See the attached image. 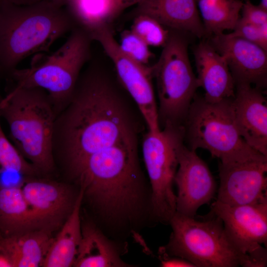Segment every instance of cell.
I'll return each instance as SVG.
<instances>
[{
  "label": "cell",
  "instance_id": "obj_1",
  "mask_svg": "<svg viewBox=\"0 0 267 267\" xmlns=\"http://www.w3.org/2000/svg\"><path fill=\"white\" fill-rule=\"evenodd\" d=\"M134 126L113 87L96 69L89 68L56 117L53 158H60L71 176L90 155L136 137Z\"/></svg>",
  "mask_w": 267,
  "mask_h": 267
},
{
  "label": "cell",
  "instance_id": "obj_2",
  "mask_svg": "<svg viewBox=\"0 0 267 267\" xmlns=\"http://www.w3.org/2000/svg\"><path fill=\"white\" fill-rule=\"evenodd\" d=\"M136 137L89 157L71 176L105 219L132 222L141 204V175Z\"/></svg>",
  "mask_w": 267,
  "mask_h": 267
},
{
  "label": "cell",
  "instance_id": "obj_3",
  "mask_svg": "<svg viewBox=\"0 0 267 267\" xmlns=\"http://www.w3.org/2000/svg\"><path fill=\"white\" fill-rule=\"evenodd\" d=\"M77 27L65 7L49 0L23 5L0 3V72L9 75L23 60L48 51Z\"/></svg>",
  "mask_w": 267,
  "mask_h": 267
},
{
  "label": "cell",
  "instance_id": "obj_4",
  "mask_svg": "<svg viewBox=\"0 0 267 267\" xmlns=\"http://www.w3.org/2000/svg\"><path fill=\"white\" fill-rule=\"evenodd\" d=\"M0 116L7 123L15 146L40 173L53 172L52 137L56 117L47 92L15 86L1 100Z\"/></svg>",
  "mask_w": 267,
  "mask_h": 267
},
{
  "label": "cell",
  "instance_id": "obj_5",
  "mask_svg": "<svg viewBox=\"0 0 267 267\" xmlns=\"http://www.w3.org/2000/svg\"><path fill=\"white\" fill-rule=\"evenodd\" d=\"M92 41L86 31L77 27L54 52L34 55L29 67L16 68L9 75L15 86L44 89L57 116L70 100L81 71L90 58Z\"/></svg>",
  "mask_w": 267,
  "mask_h": 267
},
{
  "label": "cell",
  "instance_id": "obj_6",
  "mask_svg": "<svg viewBox=\"0 0 267 267\" xmlns=\"http://www.w3.org/2000/svg\"><path fill=\"white\" fill-rule=\"evenodd\" d=\"M233 99L211 102L203 97L194 98L183 125L188 148L206 149L222 163L267 158L249 146L239 134Z\"/></svg>",
  "mask_w": 267,
  "mask_h": 267
},
{
  "label": "cell",
  "instance_id": "obj_7",
  "mask_svg": "<svg viewBox=\"0 0 267 267\" xmlns=\"http://www.w3.org/2000/svg\"><path fill=\"white\" fill-rule=\"evenodd\" d=\"M169 223V241L161 247L168 255L185 259L195 267L244 266L245 257L231 243L221 220L212 211L202 220L176 212Z\"/></svg>",
  "mask_w": 267,
  "mask_h": 267
},
{
  "label": "cell",
  "instance_id": "obj_8",
  "mask_svg": "<svg viewBox=\"0 0 267 267\" xmlns=\"http://www.w3.org/2000/svg\"><path fill=\"white\" fill-rule=\"evenodd\" d=\"M173 30L153 66L158 98L159 125L183 126L196 89L200 87L189 60L187 42Z\"/></svg>",
  "mask_w": 267,
  "mask_h": 267
},
{
  "label": "cell",
  "instance_id": "obj_9",
  "mask_svg": "<svg viewBox=\"0 0 267 267\" xmlns=\"http://www.w3.org/2000/svg\"><path fill=\"white\" fill-rule=\"evenodd\" d=\"M184 134L183 126H166L157 132L148 131L143 140V159L151 185L152 214L163 223H169L176 212L173 184Z\"/></svg>",
  "mask_w": 267,
  "mask_h": 267
},
{
  "label": "cell",
  "instance_id": "obj_10",
  "mask_svg": "<svg viewBox=\"0 0 267 267\" xmlns=\"http://www.w3.org/2000/svg\"><path fill=\"white\" fill-rule=\"evenodd\" d=\"M98 42L113 63L123 86L137 105L148 131L160 130L158 108L152 84V67L140 64L125 54L120 49L108 26L89 34Z\"/></svg>",
  "mask_w": 267,
  "mask_h": 267
},
{
  "label": "cell",
  "instance_id": "obj_11",
  "mask_svg": "<svg viewBox=\"0 0 267 267\" xmlns=\"http://www.w3.org/2000/svg\"><path fill=\"white\" fill-rule=\"evenodd\" d=\"M211 211L222 221L225 233L235 249L246 258L267 244V200L230 206L214 202Z\"/></svg>",
  "mask_w": 267,
  "mask_h": 267
},
{
  "label": "cell",
  "instance_id": "obj_12",
  "mask_svg": "<svg viewBox=\"0 0 267 267\" xmlns=\"http://www.w3.org/2000/svg\"><path fill=\"white\" fill-rule=\"evenodd\" d=\"M220 186L216 201L230 205L267 200V158L219 165Z\"/></svg>",
  "mask_w": 267,
  "mask_h": 267
},
{
  "label": "cell",
  "instance_id": "obj_13",
  "mask_svg": "<svg viewBox=\"0 0 267 267\" xmlns=\"http://www.w3.org/2000/svg\"><path fill=\"white\" fill-rule=\"evenodd\" d=\"M178 167L174 178L178 189L176 212L194 217L198 209L214 198L216 181L206 163L195 150L183 143L178 149Z\"/></svg>",
  "mask_w": 267,
  "mask_h": 267
},
{
  "label": "cell",
  "instance_id": "obj_14",
  "mask_svg": "<svg viewBox=\"0 0 267 267\" xmlns=\"http://www.w3.org/2000/svg\"><path fill=\"white\" fill-rule=\"evenodd\" d=\"M208 41L225 59L235 82L262 89L267 83V53L259 45L229 34L212 36Z\"/></svg>",
  "mask_w": 267,
  "mask_h": 267
},
{
  "label": "cell",
  "instance_id": "obj_15",
  "mask_svg": "<svg viewBox=\"0 0 267 267\" xmlns=\"http://www.w3.org/2000/svg\"><path fill=\"white\" fill-rule=\"evenodd\" d=\"M232 104L240 136L249 146L267 156V102L262 89L236 85Z\"/></svg>",
  "mask_w": 267,
  "mask_h": 267
},
{
  "label": "cell",
  "instance_id": "obj_16",
  "mask_svg": "<svg viewBox=\"0 0 267 267\" xmlns=\"http://www.w3.org/2000/svg\"><path fill=\"white\" fill-rule=\"evenodd\" d=\"M26 178L20 186L26 200L45 227L52 231L68 217L74 207L69 188L52 180Z\"/></svg>",
  "mask_w": 267,
  "mask_h": 267
},
{
  "label": "cell",
  "instance_id": "obj_17",
  "mask_svg": "<svg viewBox=\"0 0 267 267\" xmlns=\"http://www.w3.org/2000/svg\"><path fill=\"white\" fill-rule=\"evenodd\" d=\"M200 87L205 100L217 102L233 99L235 84L225 58L210 42L202 41L193 49Z\"/></svg>",
  "mask_w": 267,
  "mask_h": 267
},
{
  "label": "cell",
  "instance_id": "obj_18",
  "mask_svg": "<svg viewBox=\"0 0 267 267\" xmlns=\"http://www.w3.org/2000/svg\"><path fill=\"white\" fill-rule=\"evenodd\" d=\"M137 5L135 15L146 14L174 31L205 37L196 0H142Z\"/></svg>",
  "mask_w": 267,
  "mask_h": 267
},
{
  "label": "cell",
  "instance_id": "obj_19",
  "mask_svg": "<svg viewBox=\"0 0 267 267\" xmlns=\"http://www.w3.org/2000/svg\"><path fill=\"white\" fill-rule=\"evenodd\" d=\"M42 229H48L26 200L20 186L0 184V236Z\"/></svg>",
  "mask_w": 267,
  "mask_h": 267
},
{
  "label": "cell",
  "instance_id": "obj_20",
  "mask_svg": "<svg viewBox=\"0 0 267 267\" xmlns=\"http://www.w3.org/2000/svg\"><path fill=\"white\" fill-rule=\"evenodd\" d=\"M46 229L7 236H0V247L11 267H42L53 241Z\"/></svg>",
  "mask_w": 267,
  "mask_h": 267
},
{
  "label": "cell",
  "instance_id": "obj_21",
  "mask_svg": "<svg viewBox=\"0 0 267 267\" xmlns=\"http://www.w3.org/2000/svg\"><path fill=\"white\" fill-rule=\"evenodd\" d=\"M83 199L84 192L81 188L72 211L58 234L53 238L42 267L73 266L82 239L80 211Z\"/></svg>",
  "mask_w": 267,
  "mask_h": 267
},
{
  "label": "cell",
  "instance_id": "obj_22",
  "mask_svg": "<svg viewBox=\"0 0 267 267\" xmlns=\"http://www.w3.org/2000/svg\"><path fill=\"white\" fill-rule=\"evenodd\" d=\"M128 265L121 258L118 249L97 227L82 225V239L73 267H119Z\"/></svg>",
  "mask_w": 267,
  "mask_h": 267
},
{
  "label": "cell",
  "instance_id": "obj_23",
  "mask_svg": "<svg viewBox=\"0 0 267 267\" xmlns=\"http://www.w3.org/2000/svg\"><path fill=\"white\" fill-rule=\"evenodd\" d=\"M65 7L78 26L88 32L108 26L121 13L115 0H49Z\"/></svg>",
  "mask_w": 267,
  "mask_h": 267
},
{
  "label": "cell",
  "instance_id": "obj_24",
  "mask_svg": "<svg viewBox=\"0 0 267 267\" xmlns=\"http://www.w3.org/2000/svg\"><path fill=\"white\" fill-rule=\"evenodd\" d=\"M196 2L208 38L233 30L243 4L240 0H196Z\"/></svg>",
  "mask_w": 267,
  "mask_h": 267
},
{
  "label": "cell",
  "instance_id": "obj_25",
  "mask_svg": "<svg viewBox=\"0 0 267 267\" xmlns=\"http://www.w3.org/2000/svg\"><path fill=\"white\" fill-rule=\"evenodd\" d=\"M11 172L19 173L26 177L41 175L8 139L0 123V177Z\"/></svg>",
  "mask_w": 267,
  "mask_h": 267
},
{
  "label": "cell",
  "instance_id": "obj_26",
  "mask_svg": "<svg viewBox=\"0 0 267 267\" xmlns=\"http://www.w3.org/2000/svg\"><path fill=\"white\" fill-rule=\"evenodd\" d=\"M149 46H164L170 31L154 18L146 14L136 15L131 30Z\"/></svg>",
  "mask_w": 267,
  "mask_h": 267
},
{
  "label": "cell",
  "instance_id": "obj_27",
  "mask_svg": "<svg viewBox=\"0 0 267 267\" xmlns=\"http://www.w3.org/2000/svg\"><path fill=\"white\" fill-rule=\"evenodd\" d=\"M118 44L125 54L143 65H147L152 57L149 46L131 30L121 33Z\"/></svg>",
  "mask_w": 267,
  "mask_h": 267
},
{
  "label": "cell",
  "instance_id": "obj_28",
  "mask_svg": "<svg viewBox=\"0 0 267 267\" xmlns=\"http://www.w3.org/2000/svg\"><path fill=\"white\" fill-rule=\"evenodd\" d=\"M230 35L254 43L267 51V23L257 26L239 18Z\"/></svg>",
  "mask_w": 267,
  "mask_h": 267
},
{
  "label": "cell",
  "instance_id": "obj_29",
  "mask_svg": "<svg viewBox=\"0 0 267 267\" xmlns=\"http://www.w3.org/2000/svg\"><path fill=\"white\" fill-rule=\"evenodd\" d=\"M241 10V18L245 22L257 26L267 23V10L253 4L249 0H245Z\"/></svg>",
  "mask_w": 267,
  "mask_h": 267
},
{
  "label": "cell",
  "instance_id": "obj_30",
  "mask_svg": "<svg viewBox=\"0 0 267 267\" xmlns=\"http://www.w3.org/2000/svg\"><path fill=\"white\" fill-rule=\"evenodd\" d=\"M158 253L161 267H195L194 265L185 259L168 255L163 250L161 247L159 248Z\"/></svg>",
  "mask_w": 267,
  "mask_h": 267
},
{
  "label": "cell",
  "instance_id": "obj_31",
  "mask_svg": "<svg viewBox=\"0 0 267 267\" xmlns=\"http://www.w3.org/2000/svg\"><path fill=\"white\" fill-rule=\"evenodd\" d=\"M118 6L122 12L126 8L134 4H137L142 0H115Z\"/></svg>",
  "mask_w": 267,
  "mask_h": 267
},
{
  "label": "cell",
  "instance_id": "obj_32",
  "mask_svg": "<svg viewBox=\"0 0 267 267\" xmlns=\"http://www.w3.org/2000/svg\"><path fill=\"white\" fill-rule=\"evenodd\" d=\"M43 0H0V3H11L16 5H29Z\"/></svg>",
  "mask_w": 267,
  "mask_h": 267
},
{
  "label": "cell",
  "instance_id": "obj_33",
  "mask_svg": "<svg viewBox=\"0 0 267 267\" xmlns=\"http://www.w3.org/2000/svg\"><path fill=\"white\" fill-rule=\"evenodd\" d=\"M0 267H11V266L3 254L0 247Z\"/></svg>",
  "mask_w": 267,
  "mask_h": 267
},
{
  "label": "cell",
  "instance_id": "obj_34",
  "mask_svg": "<svg viewBox=\"0 0 267 267\" xmlns=\"http://www.w3.org/2000/svg\"><path fill=\"white\" fill-rule=\"evenodd\" d=\"M259 5L264 9L267 10V0H261Z\"/></svg>",
  "mask_w": 267,
  "mask_h": 267
},
{
  "label": "cell",
  "instance_id": "obj_35",
  "mask_svg": "<svg viewBox=\"0 0 267 267\" xmlns=\"http://www.w3.org/2000/svg\"><path fill=\"white\" fill-rule=\"evenodd\" d=\"M1 99L0 97V105H1Z\"/></svg>",
  "mask_w": 267,
  "mask_h": 267
}]
</instances>
